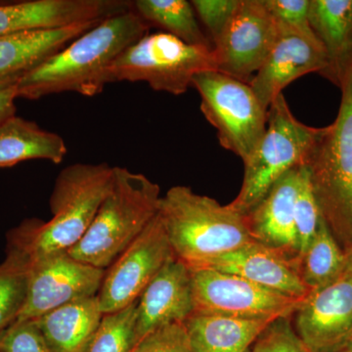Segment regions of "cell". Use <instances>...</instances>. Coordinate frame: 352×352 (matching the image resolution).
Wrapping results in <instances>:
<instances>
[{
	"instance_id": "22",
	"label": "cell",
	"mask_w": 352,
	"mask_h": 352,
	"mask_svg": "<svg viewBox=\"0 0 352 352\" xmlns=\"http://www.w3.org/2000/svg\"><path fill=\"white\" fill-rule=\"evenodd\" d=\"M103 315L95 296L58 307L34 321L51 352H85Z\"/></svg>"
},
{
	"instance_id": "35",
	"label": "cell",
	"mask_w": 352,
	"mask_h": 352,
	"mask_svg": "<svg viewBox=\"0 0 352 352\" xmlns=\"http://www.w3.org/2000/svg\"><path fill=\"white\" fill-rule=\"evenodd\" d=\"M332 352H352V340L346 342L344 346H340V349H336Z\"/></svg>"
},
{
	"instance_id": "23",
	"label": "cell",
	"mask_w": 352,
	"mask_h": 352,
	"mask_svg": "<svg viewBox=\"0 0 352 352\" xmlns=\"http://www.w3.org/2000/svg\"><path fill=\"white\" fill-rule=\"evenodd\" d=\"M68 154L64 138L36 122L13 116L0 124V168L30 160L60 164Z\"/></svg>"
},
{
	"instance_id": "5",
	"label": "cell",
	"mask_w": 352,
	"mask_h": 352,
	"mask_svg": "<svg viewBox=\"0 0 352 352\" xmlns=\"http://www.w3.org/2000/svg\"><path fill=\"white\" fill-rule=\"evenodd\" d=\"M340 89L337 119L322 127L305 166L322 219L347 252L352 250V67Z\"/></svg>"
},
{
	"instance_id": "30",
	"label": "cell",
	"mask_w": 352,
	"mask_h": 352,
	"mask_svg": "<svg viewBox=\"0 0 352 352\" xmlns=\"http://www.w3.org/2000/svg\"><path fill=\"white\" fill-rule=\"evenodd\" d=\"M198 19L208 31V38L214 47L230 25L239 8L241 0H193Z\"/></svg>"
},
{
	"instance_id": "29",
	"label": "cell",
	"mask_w": 352,
	"mask_h": 352,
	"mask_svg": "<svg viewBox=\"0 0 352 352\" xmlns=\"http://www.w3.org/2000/svg\"><path fill=\"white\" fill-rule=\"evenodd\" d=\"M263 2L277 21L280 29L295 34L324 50L310 25V0H263Z\"/></svg>"
},
{
	"instance_id": "1",
	"label": "cell",
	"mask_w": 352,
	"mask_h": 352,
	"mask_svg": "<svg viewBox=\"0 0 352 352\" xmlns=\"http://www.w3.org/2000/svg\"><path fill=\"white\" fill-rule=\"evenodd\" d=\"M149 29L133 8L102 20L21 76L16 82L18 98L36 100L64 92L87 97L100 94L110 83L108 69L113 60Z\"/></svg>"
},
{
	"instance_id": "36",
	"label": "cell",
	"mask_w": 352,
	"mask_h": 352,
	"mask_svg": "<svg viewBox=\"0 0 352 352\" xmlns=\"http://www.w3.org/2000/svg\"><path fill=\"white\" fill-rule=\"evenodd\" d=\"M346 268L352 272V250L346 252Z\"/></svg>"
},
{
	"instance_id": "3",
	"label": "cell",
	"mask_w": 352,
	"mask_h": 352,
	"mask_svg": "<svg viewBox=\"0 0 352 352\" xmlns=\"http://www.w3.org/2000/svg\"><path fill=\"white\" fill-rule=\"evenodd\" d=\"M159 215L173 254L188 268L256 242L245 214L230 205L199 195L190 187L177 185L160 201Z\"/></svg>"
},
{
	"instance_id": "4",
	"label": "cell",
	"mask_w": 352,
	"mask_h": 352,
	"mask_svg": "<svg viewBox=\"0 0 352 352\" xmlns=\"http://www.w3.org/2000/svg\"><path fill=\"white\" fill-rule=\"evenodd\" d=\"M161 189L142 173L113 166L112 187L69 256L107 270L159 214Z\"/></svg>"
},
{
	"instance_id": "13",
	"label": "cell",
	"mask_w": 352,
	"mask_h": 352,
	"mask_svg": "<svg viewBox=\"0 0 352 352\" xmlns=\"http://www.w3.org/2000/svg\"><path fill=\"white\" fill-rule=\"evenodd\" d=\"M296 335L310 352H332L352 340V272L315 289L296 310Z\"/></svg>"
},
{
	"instance_id": "37",
	"label": "cell",
	"mask_w": 352,
	"mask_h": 352,
	"mask_svg": "<svg viewBox=\"0 0 352 352\" xmlns=\"http://www.w3.org/2000/svg\"><path fill=\"white\" fill-rule=\"evenodd\" d=\"M17 80H15V78H11V80H0V88L13 85V83L17 82Z\"/></svg>"
},
{
	"instance_id": "34",
	"label": "cell",
	"mask_w": 352,
	"mask_h": 352,
	"mask_svg": "<svg viewBox=\"0 0 352 352\" xmlns=\"http://www.w3.org/2000/svg\"><path fill=\"white\" fill-rule=\"evenodd\" d=\"M18 98L16 82L0 88V124L15 116V100Z\"/></svg>"
},
{
	"instance_id": "32",
	"label": "cell",
	"mask_w": 352,
	"mask_h": 352,
	"mask_svg": "<svg viewBox=\"0 0 352 352\" xmlns=\"http://www.w3.org/2000/svg\"><path fill=\"white\" fill-rule=\"evenodd\" d=\"M0 352H51L34 320H16L0 332Z\"/></svg>"
},
{
	"instance_id": "26",
	"label": "cell",
	"mask_w": 352,
	"mask_h": 352,
	"mask_svg": "<svg viewBox=\"0 0 352 352\" xmlns=\"http://www.w3.org/2000/svg\"><path fill=\"white\" fill-rule=\"evenodd\" d=\"M29 282V264L22 256L6 251L0 264V332L17 320L24 307Z\"/></svg>"
},
{
	"instance_id": "33",
	"label": "cell",
	"mask_w": 352,
	"mask_h": 352,
	"mask_svg": "<svg viewBox=\"0 0 352 352\" xmlns=\"http://www.w3.org/2000/svg\"><path fill=\"white\" fill-rule=\"evenodd\" d=\"M132 352H193L183 323L170 324L139 340Z\"/></svg>"
},
{
	"instance_id": "14",
	"label": "cell",
	"mask_w": 352,
	"mask_h": 352,
	"mask_svg": "<svg viewBox=\"0 0 352 352\" xmlns=\"http://www.w3.org/2000/svg\"><path fill=\"white\" fill-rule=\"evenodd\" d=\"M132 9L126 0H29L0 4V36L101 21Z\"/></svg>"
},
{
	"instance_id": "21",
	"label": "cell",
	"mask_w": 352,
	"mask_h": 352,
	"mask_svg": "<svg viewBox=\"0 0 352 352\" xmlns=\"http://www.w3.org/2000/svg\"><path fill=\"white\" fill-rule=\"evenodd\" d=\"M275 320L193 314L184 325L193 352H250Z\"/></svg>"
},
{
	"instance_id": "20",
	"label": "cell",
	"mask_w": 352,
	"mask_h": 352,
	"mask_svg": "<svg viewBox=\"0 0 352 352\" xmlns=\"http://www.w3.org/2000/svg\"><path fill=\"white\" fill-rule=\"evenodd\" d=\"M309 21L327 58L320 75L340 88L352 67V0H310Z\"/></svg>"
},
{
	"instance_id": "12",
	"label": "cell",
	"mask_w": 352,
	"mask_h": 352,
	"mask_svg": "<svg viewBox=\"0 0 352 352\" xmlns=\"http://www.w3.org/2000/svg\"><path fill=\"white\" fill-rule=\"evenodd\" d=\"M106 270L54 254L29 266L27 298L17 320H36L76 300L98 295Z\"/></svg>"
},
{
	"instance_id": "15",
	"label": "cell",
	"mask_w": 352,
	"mask_h": 352,
	"mask_svg": "<svg viewBox=\"0 0 352 352\" xmlns=\"http://www.w3.org/2000/svg\"><path fill=\"white\" fill-rule=\"evenodd\" d=\"M197 268L237 275L296 300H305L311 294L300 276V261L258 242L212 259Z\"/></svg>"
},
{
	"instance_id": "11",
	"label": "cell",
	"mask_w": 352,
	"mask_h": 352,
	"mask_svg": "<svg viewBox=\"0 0 352 352\" xmlns=\"http://www.w3.org/2000/svg\"><path fill=\"white\" fill-rule=\"evenodd\" d=\"M280 36L279 25L263 0H241L230 25L214 44L217 71L250 83Z\"/></svg>"
},
{
	"instance_id": "7",
	"label": "cell",
	"mask_w": 352,
	"mask_h": 352,
	"mask_svg": "<svg viewBox=\"0 0 352 352\" xmlns=\"http://www.w3.org/2000/svg\"><path fill=\"white\" fill-rule=\"evenodd\" d=\"M217 71L214 48L192 45L166 32L146 34L108 69L110 83L144 82L155 91L182 95L201 72Z\"/></svg>"
},
{
	"instance_id": "28",
	"label": "cell",
	"mask_w": 352,
	"mask_h": 352,
	"mask_svg": "<svg viewBox=\"0 0 352 352\" xmlns=\"http://www.w3.org/2000/svg\"><path fill=\"white\" fill-rule=\"evenodd\" d=\"M321 220L320 210L310 182L309 171L307 166H302L295 204L296 236L300 258L314 239Z\"/></svg>"
},
{
	"instance_id": "6",
	"label": "cell",
	"mask_w": 352,
	"mask_h": 352,
	"mask_svg": "<svg viewBox=\"0 0 352 352\" xmlns=\"http://www.w3.org/2000/svg\"><path fill=\"white\" fill-rule=\"evenodd\" d=\"M267 129L254 154L244 163L239 194L229 204L247 214L289 170L305 166L321 129L308 126L292 113L284 94L268 108Z\"/></svg>"
},
{
	"instance_id": "18",
	"label": "cell",
	"mask_w": 352,
	"mask_h": 352,
	"mask_svg": "<svg viewBox=\"0 0 352 352\" xmlns=\"http://www.w3.org/2000/svg\"><path fill=\"white\" fill-rule=\"evenodd\" d=\"M326 67L327 58L324 50L295 34L281 30V36L270 56L249 85L261 105L268 110L289 83L307 74H321Z\"/></svg>"
},
{
	"instance_id": "17",
	"label": "cell",
	"mask_w": 352,
	"mask_h": 352,
	"mask_svg": "<svg viewBox=\"0 0 352 352\" xmlns=\"http://www.w3.org/2000/svg\"><path fill=\"white\" fill-rule=\"evenodd\" d=\"M300 166L282 176L263 200L245 214L252 239L298 261L295 204Z\"/></svg>"
},
{
	"instance_id": "31",
	"label": "cell",
	"mask_w": 352,
	"mask_h": 352,
	"mask_svg": "<svg viewBox=\"0 0 352 352\" xmlns=\"http://www.w3.org/2000/svg\"><path fill=\"white\" fill-rule=\"evenodd\" d=\"M292 316L282 317L268 326L250 352H310L296 335Z\"/></svg>"
},
{
	"instance_id": "24",
	"label": "cell",
	"mask_w": 352,
	"mask_h": 352,
	"mask_svg": "<svg viewBox=\"0 0 352 352\" xmlns=\"http://www.w3.org/2000/svg\"><path fill=\"white\" fill-rule=\"evenodd\" d=\"M132 8L150 27L161 28L192 45L212 47L199 24L195 9L187 0H136L132 1Z\"/></svg>"
},
{
	"instance_id": "8",
	"label": "cell",
	"mask_w": 352,
	"mask_h": 352,
	"mask_svg": "<svg viewBox=\"0 0 352 352\" xmlns=\"http://www.w3.org/2000/svg\"><path fill=\"white\" fill-rule=\"evenodd\" d=\"M192 87L200 94L201 113L217 129L220 145L245 163L265 134L267 109L249 83L215 69L197 74Z\"/></svg>"
},
{
	"instance_id": "16",
	"label": "cell",
	"mask_w": 352,
	"mask_h": 352,
	"mask_svg": "<svg viewBox=\"0 0 352 352\" xmlns=\"http://www.w3.org/2000/svg\"><path fill=\"white\" fill-rule=\"evenodd\" d=\"M193 312L189 268L173 256L164 264L139 298L136 344L157 329L183 323Z\"/></svg>"
},
{
	"instance_id": "9",
	"label": "cell",
	"mask_w": 352,
	"mask_h": 352,
	"mask_svg": "<svg viewBox=\"0 0 352 352\" xmlns=\"http://www.w3.org/2000/svg\"><path fill=\"white\" fill-rule=\"evenodd\" d=\"M193 314L244 319L293 316L303 300L289 298L237 275L210 268H189Z\"/></svg>"
},
{
	"instance_id": "25",
	"label": "cell",
	"mask_w": 352,
	"mask_h": 352,
	"mask_svg": "<svg viewBox=\"0 0 352 352\" xmlns=\"http://www.w3.org/2000/svg\"><path fill=\"white\" fill-rule=\"evenodd\" d=\"M346 270V254L322 219L314 239L300 258V276L310 291L323 288Z\"/></svg>"
},
{
	"instance_id": "2",
	"label": "cell",
	"mask_w": 352,
	"mask_h": 352,
	"mask_svg": "<svg viewBox=\"0 0 352 352\" xmlns=\"http://www.w3.org/2000/svg\"><path fill=\"white\" fill-rule=\"evenodd\" d=\"M113 166L74 164L57 175L50 196L51 219H27L8 233L7 250L29 266L75 247L94 221L112 187Z\"/></svg>"
},
{
	"instance_id": "19",
	"label": "cell",
	"mask_w": 352,
	"mask_h": 352,
	"mask_svg": "<svg viewBox=\"0 0 352 352\" xmlns=\"http://www.w3.org/2000/svg\"><path fill=\"white\" fill-rule=\"evenodd\" d=\"M101 21L0 36V80H19Z\"/></svg>"
},
{
	"instance_id": "27",
	"label": "cell",
	"mask_w": 352,
	"mask_h": 352,
	"mask_svg": "<svg viewBox=\"0 0 352 352\" xmlns=\"http://www.w3.org/2000/svg\"><path fill=\"white\" fill-rule=\"evenodd\" d=\"M138 303L104 314L85 352H132L136 344Z\"/></svg>"
},
{
	"instance_id": "10",
	"label": "cell",
	"mask_w": 352,
	"mask_h": 352,
	"mask_svg": "<svg viewBox=\"0 0 352 352\" xmlns=\"http://www.w3.org/2000/svg\"><path fill=\"white\" fill-rule=\"evenodd\" d=\"M173 256L163 221L157 214L106 270L97 295L103 314L120 311L138 302L150 282Z\"/></svg>"
}]
</instances>
